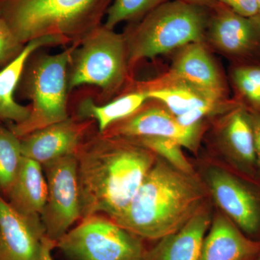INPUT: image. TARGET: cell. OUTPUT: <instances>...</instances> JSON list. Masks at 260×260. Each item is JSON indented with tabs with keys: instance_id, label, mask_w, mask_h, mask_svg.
<instances>
[{
	"instance_id": "obj_1",
	"label": "cell",
	"mask_w": 260,
	"mask_h": 260,
	"mask_svg": "<svg viewBox=\"0 0 260 260\" xmlns=\"http://www.w3.org/2000/svg\"><path fill=\"white\" fill-rule=\"evenodd\" d=\"M76 156L82 218L104 213L113 220L129 205L156 160L129 140L102 135L82 144Z\"/></svg>"
},
{
	"instance_id": "obj_2",
	"label": "cell",
	"mask_w": 260,
	"mask_h": 260,
	"mask_svg": "<svg viewBox=\"0 0 260 260\" xmlns=\"http://www.w3.org/2000/svg\"><path fill=\"white\" fill-rule=\"evenodd\" d=\"M205 197V186L195 174L156 158L129 205L114 221L140 239L159 240L192 218L204 207Z\"/></svg>"
},
{
	"instance_id": "obj_3",
	"label": "cell",
	"mask_w": 260,
	"mask_h": 260,
	"mask_svg": "<svg viewBox=\"0 0 260 260\" xmlns=\"http://www.w3.org/2000/svg\"><path fill=\"white\" fill-rule=\"evenodd\" d=\"M113 0H0V16L22 44L46 36L79 42L101 25Z\"/></svg>"
},
{
	"instance_id": "obj_4",
	"label": "cell",
	"mask_w": 260,
	"mask_h": 260,
	"mask_svg": "<svg viewBox=\"0 0 260 260\" xmlns=\"http://www.w3.org/2000/svg\"><path fill=\"white\" fill-rule=\"evenodd\" d=\"M209 18L206 8L169 0L143 17L126 40L128 63L153 58L192 43L201 42Z\"/></svg>"
},
{
	"instance_id": "obj_5",
	"label": "cell",
	"mask_w": 260,
	"mask_h": 260,
	"mask_svg": "<svg viewBox=\"0 0 260 260\" xmlns=\"http://www.w3.org/2000/svg\"><path fill=\"white\" fill-rule=\"evenodd\" d=\"M80 42L59 54H44L32 60L23 79V92L32 102L28 119L8 127L19 138L69 118L67 112L68 68Z\"/></svg>"
},
{
	"instance_id": "obj_6",
	"label": "cell",
	"mask_w": 260,
	"mask_h": 260,
	"mask_svg": "<svg viewBox=\"0 0 260 260\" xmlns=\"http://www.w3.org/2000/svg\"><path fill=\"white\" fill-rule=\"evenodd\" d=\"M75 48L68 75V90L83 85L99 87L112 93L124 82L128 63L125 38L99 25Z\"/></svg>"
},
{
	"instance_id": "obj_7",
	"label": "cell",
	"mask_w": 260,
	"mask_h": 260,
	"mask_svg": "<svg viewBox=\"0 0 260 260\" xmlns=\"http://www.w3.org/2000/svg\"><path fill=\"white\" fill-rule=\"evenodd\" d=\"M56 247L71 260H130L145 252L140 238L99 214L83 218Z\"/></svg>"
},
{
	"instance_id": "obj_8",
	"label": "cell",
	"mask_w": 260,
	"mask_h": 260,
	"mask_svg": "<svg viewBox=\"0 0 260 260\" xmlns=\"http://www.w3.org/2000/svg\"><path fill=\"white\" fill-rule=\"evenodd\" d=\"M47 181L48 196L41 220L46 236L57 243L82 218L81 198L76 154L42 166Z\"/></svg>"
},
{
	"instance_id": "obj_9",
	"label": "cell",
	"mask_w": 260,
	"mask_h": 260,
	"mask_svg": "<svg viewBox=\"0 0 260 260\" xmlns=\"http://www.w3.org/2000/svg\"><path fill=\"white\" fill-rule=\"evenodd\" d=\"M205 177L224 215L248 237L260 241V181L215 167L208 168Z\"/></svg>"
},
{
	"instance_id": "obj_10",
	"label": "cell",
	"mask_w": 260,
	"mask_h": 260,
	"mask_svg": "<svg viewBox=\"0 0 260 260\" xmlns=\"http://www.w3.org/2000/svg\"><path fill=\"white\" fill-rule=\"evenodd\" d=\"M213 10L208 26L213 45L241 63L260 61L259 15L244 16L221 4Z\"/></svg>"
},
{
	"instance_id": "obj_11",
	"label": "cell",
	"mask_w": 260,
	"mask_h": 260,
	"mask_svg": "<svg viewBox=\"0 0 260 260\" xmlns=\"http://www.w3.org/2000/svg\"><path fill=\"white\" fill-rule=\"evenodd\" d=\"M203 134L202 124L184 126L168 109L150 107L138 111L133 115L113 124L102 135L124 139L155 136L169 138L182 148L195 153Z\"/></svg>"
},
{
	"instance_id": "obj_12",
	"label": "cell",
	"mask_w": 260,
	"mask_h": 260,
	"mask_svg": "<svg viewBox=\"0 0 260 260\" xmlns=\"http://www.w3.org/2000/svg\"><path fill=\"white\" fill-rule=\"evenodd\" d=\"M45 237L41 219L19 213L0 194V260H40Z\"/></svg>"
},
{
	"instance_id": "obj_13",
	"label": "cell",
	"mask_w": 260,
	"mask_h": 260,
	"mask_svg": "<svg viewBox=\"0 0 260 260\" xmlns=\"http://www.w3.org/2000/svg\"><path fill=\"white\" fill-rule=\"evenodd\" d=\"M89 123H78L68 118L20 138L22 153L44 166L67 155L76 154Z\"/></svg>"
},
{
	"instance_id": "obj_14",
	"label": "cell",
	"mask_w": 260,
	"mask_h": 260,
	"mask_svg": "<svg viewBox=\"0 0 260 260\" xmlns=\"http://www.w3.org/2000/svg\"><path fill=\"white\" fill-rule=\"evenodd\" d=\"M222 151L236 172L260 181L249 111L242 104L228 113L220 134Z\"/></svg>"
},
{
	"instance_id": "obj_15",
	"label": "cell",
	"mask_w": 260,
	"mask_h": 260,
	"mask_svg": "<svg viewBox=\"0 0 260 260\" xmlns=\"http://www.w3.org/2000/svg\"><path fill=\"white\" fill-rule=\"evenodd\" d=\"M259 256L260 241L248 237L221 214L205 237L198 260H258Z\"/></svg>"
},
{
	"instance_id": "obj_16",
	"label": "cell",
	"mask_w": 260,
	"mask_h": 260,
	"mask_svg": "<svg viewBox=\"0 0 260 260\" xmlns=\"http://www.w3.org/2000/svg\"><path fill=\"white\" fill-rule=\"evenodd\" d=\"M171 75L173 80L189 84L216 99L225 95L223 78L201 42L183 47L173 64Z\"/></svg>"
},
{
	"instance_id": "obj_17",
	"label": "cell",
	"mask_w": 260,
	"mask_h": 260,
	"mask_svg": "<svg viewBox=\"0 0 260 260\" xmlns=\"http://www.w3.org/2000/svg\"><path fill=\"white\" fill-rule=\"evenodd\" d=\"M70 42L61 36H46L30 41L23 50L11 62L0 70V123L10 121L20 124L28 119L30 106L24 107L15 101L14 93L23 76L25 65L30 56L39 48L59 45Z\"/></svg>"
},
{
	"instance_id": "obj_18",
	"label": "cell",
	"mask_w": 260,
	"mask_h": 260,
	"mask_svg": "<svg viewBox=\"0 0 260 260\" xmlns=\"http://www.w3.org/2000/svg\"><path fill=\"white\" fill-rule=\"evenodd\" d=\"M211 223L203 207L181 229L159 239L153 249L145 251V260H198L202 244Z\"/></svg>"
},
{
	"instance_id": "obj_19",
	"label": "cell",
	"mask_w": 260,
	"mask_h": 260,
	"mask_svg": "<svg viewBox=\"0 0 260 260\" xmlns=\"http://www.w3.org/2000/svg\"><path fill=\"white\" fill-rule=\"evenodd\" d=\"M48 196L47 181L42 165L24 157L7 201L24 215L41 219Z\"/></svg>"
},
{
	"instance_id": "obj_20",
	"label": "cell",
	"mask_w": 260,
	"mask_h": 260,
	"mask_svg": "<svg viewBox=\"0 0 260 260\" xmlns=\"http://www.w3.org/2000/svg\"><path fill=\"white\" fill-rule=\"evenodd\" d=\"M172 82L161 88L145 91L148 99L161 102L175 116L182 115L197 108L220 104V99L211 96L189 84L175 80Z\"/></svg>"
},
{
	"instance_id": "obj_21",
	"label": "cell",
	"mask_w": 260,
	"mask_h": 260,
	"mask_svg": "<svg viewBox=\"0 0 260 260\" xmlns=\"http://www.w3.org/2000/svg\"><path fill=\"white\" fill-rule=\"evenodd\" d=\"M146 91L123 95L105 105H95L91 99H85L79 107L80 118L97 121L101 134L116 121L123 120L138 112L148 100Z\"/></svg>"
},
{
	"instance_id": "obj_22",
	"label": "cell",
	"mask_w": 260,
	"mask_h": 260,
	"mask_svg": "<svg viewBox=\"0 0 260 260\" xmlns=\"http://www.w3.org/2000/svg\"><path fill=\"white\" fill-rule=\"evenodd\" d=\"M23 155L20 138L0 124V194L6 199Z\"/></svg>"
},
{
	"instance_id": "obj_23",
	"label": "cell",
	"mask_w": 260,
	"mask_h": 260,
	"mask_svg": "<svg viewBox=\"0 0 260 260\" xmlns=\"http://www.w3.org/2000/svg\"><path fill=\"white\" fill-rule=\"evenodd\" d=\"M232 78L241 104L260 114V61L239 63L233 69Z\"/></svg>"
},
{
	"instance_id": "obj_24",
	"label": "cell",
	"mask_w": 260,
	"mask_h": 260,
	"mask_svg": "<svg viewBox=\"0 0 260 260\" xmlns=\"http://www.w3.org/2000/svg\"><path fill=\"white\" fill-rule=\"evenodd\" d=\"M127 140L143 148L148 149L181 172L194 175V169L183 153L181 150L182 147L174 140L155 136L142 137Z\"/></svg>"
},
{
	"instance_id": "obj_25",
	"label": "cell",
	"mask_w": 260,
	"mask_h": 260,
	"mask_svg": "<svg viewBox=\"0 0 260 260\" xmlns=\"http://www.w3.org/2000/svg\"><path fill=\"white\" fill-rule=\"evenodd\" d=\"M169 0H113L106 14L104 26L114 30L118 24L143 18Z\"/></svg>"
},
{
	"instance_id": "obj_26",
	"label": "cell",
	"mask_w": 260,
	"mask_h": 260,
	"mask_svg": "<svg viewBox=\"0 0 260 260\" xmlns=\"http://www.w3.org/2000/svg\"><path fill=\"white\" fill-rule=\"evenodd\" d=\"M25 45L15 37L9 25L0 16V67L6 66L23 50Z\"/></svg>"
},
{
	"instance_id": "obj_27",
	"label": "cell",
	"mask_w": 260,
	"mask_h": 260,
	"mask_svg": "<svg viewBox=\"0 0 260 260\" xmlns=\"http://www.w3.org/2000/svg\"><path fill=\"white\" fill-rule=\"evenodd\" d=\"M220 4L234 10L238 14L250 17L258 15L256 0H216Z\"/></svg>"
},
{
	"instance_id": "obj_28",
	"label": "cell",
	"mask_w": 260,
	"mask_h": 260,
	"mask_svg": "<svg viewBox=\"0 0 260 260\" xmlns=\"http://www.w3.org/2000/svg\"><path fill=\"white\" fill-rule=\"evenodd\" d=\"M249 111L251 127H252L253 135H254L256 169H257L258 177L260 179V114L254 111Z\"/></svg>"
},
{
	"instance_id": "obj_29",
	"label": "cell",
	"mask_w": 260,
	"mask_h": 260,
	"mask_svg": "<svg viewBox=\"0 0 260 260\" xmlns=\"http://www.w3.org/2000/svg\"><path fill=\"white\" fill-rule=\"evenodd\" d=\"M56 247V243L53 242L46 236L44 239L42 256L40 260H53L51 251Z\"/></svg>"
},
{
	"instance_id": "obj_30",
	"label": "cell",
	"mask_w": 260,
	"mask_h": 260,
	"mask_svg": "<svg viewBox=\"0 0 260 260\" xmlns=\"http://www.w3.org/2000/svg\"><path fill=\"white\" fill-rule=\"evenodd\" d=\"M181 1L191 3V4L199 5V6L203 7V8H213V9L220 4L216 0H181Z\"/></svg>"
},
{
	"instance_id": "obj_31",
	"label": "cell",
	"mask_w": 260,
	"mask_h": 260,
	"mask_svg": "<svg viewBox=\"0 0 260 260\" xmlns=\"http://www.w3.org/2000/svg\"><path fill=\"white\" fill-rule=\"evenodd\" d=\"M257 2L258 15L260 16V0H256Z\"/></svg>"
},
{
	"instance_id": "obj_32",
	"label": "cell",
	"mask_w": 260,
	"mask_h": 260,
	"mask_svg": "<svg viewBox=\"0 0 260 260\" xmlns=\"http://www.w3.org/2000/svg\"><path fill=\"white\" fill-rule=\"evenodd\" d=\"M130 260H145L144 256H142V257H140V258H137V259H130Z\"/></svg>"
},
{
	"instance_id": "obj_33",
	"label": "cell",
	"mask_w": 260,
	"mask_h": 260,
	"mask_svg": "<svg viewBox=\"0 0 260 260\" xmlns=\"http://www.w3.org/2000/svg\"><path fill=\"white\" fill-rule=\"evenodd\" d=\"M258 260H260V256H259V259H258Z\"/></svg>"
},
{
	"instance_id": "obj_34",
	"label": "cell",
	"mask_w": 260,
	"mask_h": 260,
	"mask_svg": "<svg viewBox=\"0 0 260 260\" xmlns=\"http://www.w3.org/2000/svg\"><path fill=\"white\" fill-rule=\"evenodd\" d=\"M0 124H1V123H0Z\"/></svg>"
}]
</instances>
